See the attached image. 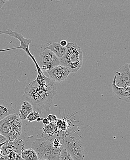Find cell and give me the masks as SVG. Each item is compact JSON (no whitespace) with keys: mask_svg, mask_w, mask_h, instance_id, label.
<instances>
[{"mask_svg":"<svg viewBox=\"0 0 130 160\" xmlns=\"http://www.w3.org/2000/svg\"><path fill=\"white\" fill-rule=\"evenodd\" d=\"M56 91V83L45 76L42 71L35 80L26 86L22 100L29 102L34 110L43 115L50 112Z\"/></svg>","mask_w":130,"mask_h":160,"instance_id":"cell-1","label":"cell"},{"mask_svg":"<svg viewBox=\"0 0 130 160\" xmlns=\"http://www.w3.org/2000/svg\"><path fill=\"white\" fill-rule=\"evenodd\" d=\"M54 139V137H47L33 142L31 148L36 152L38 160H59V155L63 147H55Z\"/></svg>","mask_w":130,"mask_h":160,"instance_id":"cell-2","label":"cell"},{"mask_svg":"<svg viewBox=\"0 0 130 160\" xmlns=\"http://www.w3.org/2000/svg\"><path fill=\"white\" fill-rule=\"evenodd\" d=\"M65 55L60 58V65L68 68L71 72H76L83 64V52L76 42H68Z\"/></svg>","mask_w":130,"mask_h":160,"instance_id":"cell-3","label":"cell"},{"mask_svg":"<svg viewBox=\"0 0 130 160\" xmlns=\"http://www.w3.org/2000/svg\"><path fill=\"white\" fill-rule=\"evenodd\" d=\"M22 123L19 114H9L0 121V132L9 141L19 138L21 133Z\"/></svg>","mask_w":130,"mask_h":160,"instance_id":"cell-4","label":"cell"},{"mask_svg":"<svg viewBox=\"0 0 130 160\" xmlns=\"http://www.w3.org/2000/svg\"><path fill=\"white\" fill-rule=\"evenodd\" d=\"M2 34L8 35L9 36L17 39L20 42V44L19 47H13L12 48H7V49H0V52H5V51H10V50H13V49H19V48L22 49L26 52L27 55H28L32 59L33 62L34 63L37 69L38 73H39L42 71L40 67L39 66L36 60L34 57L32 55L30 52V49H29V45L32 42V39L26 38L21 34L17 32H13L10 29H8L7 31H0V35Z\"/></svg>","mask_w":130,"mask_h":160,"instance_id":"cell-5","label":"cell"},{"mask_svg":"<svg viewBox=\"0 0 130 160\" xmlns=\"http://www.w3.org/2000/svg\"><path fill=\"white\" fill-rule=\"evenodd\" d=\"M24 149V142L19 138L12 141L7 139L1 147V154L7 157V160L22 159L20 155Z\"/></svg>","mask_w":130,"mask_h":160,"instance_id":"cell-6","label":"cell"},{"mask_svg":"<svg viewBox=\"0 0 130 160\" xmlns=\"http://www.w3.org/2000/svg\"><path fill=\"white\" fill-rule=\"evenodd\" d=\"M62 146L68 151L72 160L84 159V147L80 139L72 137H67L64 138Z\"/></svg>","mask_w":130,"mask_h":160,"instance_id":"cell-7","label":"cell"},{"mask_svg":"<svg viewBox=\"0 0 130 160\" xmlns=\"http://www.w3.org/2000/svg\"><path fill=\"white\" fill-rule=\"evenodd\" d=\"M39 60L41 69L43 71L47 72L60 65L59 58L51 50L48 49L44 48L40 54Z\"/></svg>","mask_w":130,"mask_h":160,"instance_id":"cell-8","label":"cell"},{"mask_svg":"<svg viewBox=\"0 0 130 160\" xmlns=\"http://www.w3.org/2000/svg\"><path fill=\"white\" fill-rule=\"evenodd\" d=\"M130 76L129 64H125L116 71L113 78L115 85L121 88L130 87Z\"/></svg>","mask_w":130,"mask_h":160,"instance_id":"cell-9","label":"cell"},{"mask_svg":"<svg viewBox=\"0 0 130 160\" xmlns=\"http://www.w3.org/2000/svg\"><path fill=\"white\" fill-rule=\"evenodd\" d=\"M49 78L55 82H64L71 71L64 66L59 65L46 72Z\"/></svg>","mask_w":130,"mask_h":160,"instance_id":"cell-10","label":"cell"},{"mask_svg":"<svg viewBox=\"0 0 130 160\" xmlns=\"http://www.w3.org/2000/svg\"><path fill=\"white\" fill-rule=\"evenodd\" d=\"M112 87L114 95L120 100L127 102H130V87L121 88L115 85L114 80L113 79Z\"/></svg>","mask_w":130,"mask_h":160,"instance_id":"cell-11","label":"cell"},{"mask_svg":"<svg viewBox=\"0 0 130 160\" xmlns=\"http://www.w3.org/2000/svg\"><path fill=\"white\" fill-rule=\"evenodd\" d=\"M15 113V110L9 102L0 99V121L9 114Z\"/></svg>","mask_w":130,"mask_h":160,"instance_id":"cell-12","label":"cell"},{"mask_svg":"<svg viewBox=\"0 0 130 160\" xmlns=\"http://www.w3.org/2000/svg\"><path fill=\"white\" fill-rule=\"evenodd\" d=\"M45 49H48L51 50L56 57L60 58H62L64 55L67 50L66 46H62L60 44V42H53L51 43H49Z\"/></svg>","mask_w":130,"mask_h":160,"instance_id":"cell-13","label":"cell"},{"mask_svg":"<svg viewBox=\"0 0 130 160\" xmlns=\"http://www.w3.org/2000/svg\"><path fill=\"white\" fill-rule=\"evenodd\" d=\"M33 110V108L32 104L27 101H23L19 110V118L21 119V121L27 120V116L28 114Z\"/></svg>","mask_w":130,"mask_h":160,"instance_id":"cell-14","label":"cell"},{"mask_svg":"<svg viewBox=\"0 0 130 160\" xmlns=\"http://www.w3.org/2000/svg\"><path fill=\"white\" fill-rule=\"evenodd\" d=\"M21 159L25 160H38L37 155L36 151L32 148L24 149L20 155Z\"/></svg>","mask_w":130,"mask_h":160,"instance_id":"cell-15","label":"cell"},{"mask_svg":"<svg viewBox=\"0 0 130 160\" xmlns=\"http://www.w3.org/2000/svg\"><path fill=\"white\" fill-rule=\"evenodd\" d=\"M43 133L47 135L52 134L56 129L55 123L50 122L48 124L44 125L42 128Z\"/></svg>","mask_w":130,"mask_h":160,"instance_id":"cell-16","label":"cell"},{"mask_svg":"<svg viewBox=\"0 0 130 160\" xmlns=\"http://www.w3.org/2000/svg\"><path fill=\"white\" fill-rule=\"evenodd\" d=\"M72 160V158L68 151L64 148H63L61 150L60 155H59V160Z\"/></svg>","mask_w":130,"mask_h":160,"instance_id":"cell-17","label":"cell"},{"mask_svg":"<svg viewBox=\"0 0 130 160\" xmlns=\"http://www.w3.org/2000/svg\"><path fill=\"white\" fill-rule=\"evenodd\" d=\"M40 117V114L39 112L38 111H32L27 116V120L28 122H34L36 121L38 117Z\"/></svg>","mask_w":130,"mask_h":160,"instance_id":"cell-18","label":"cell"},{"mask_svg":"<svg viewBox=\"0 0 130 160\" xmlns=\"http://www.w3.org/2000/svg\"><path fill=\"white\" fill-rule=\"evenodd\" d=\"M47 119H48L49 122L54 123L56 122V121H57V117L55 114H49Z\"/></svg>","mask_w":130,"mask_h":160,"instance_id":"cell-19","label":"cell"},{"mask_svg":"<svg viewBox=\"0 0 130 160\" xmlns=\"http://www.w3.org/2000/svg\"><path fill=\"white\" fill-rule=\"evenodd\" d=\"M5 142L0 144V160H7V157L3 156L1 154V147H2V145L5 143Z\"/></svg>","mask_w":130,"mask_h":160,"instance_id":"cell-20","label":"cell"},{"mask_svg":"<svg viewBox=\"0 0 130 160\" xmlns=\"http://www.w3.org/2000/svg\"><path fill=\"white\" fill-rule=\"evenodd\" d=\"M6 138L3 135H2L1 134V133L0 132V144L3 143V142L6 141Z\"/></svg>","mask_w":130,"mask_h":160,"instance_id":"cell-21","label":"cell"},{"mask_svg":"<svg viewBox=\"0 0 130 160\" xmlns=\"http://www.w3.org/2000/svg\"><path fill=\"white\" fill-rule=\"evenodd\" d=\"M68 42L65 40H62L60 42V44L62 46H66L68 44Z\"/></svg>","mask_w":130,"mask_h":160,"instance_id":"cell-22","label":"cell"},{"mask_svg":"<svg viewBox=\"0 0 130 160\" xmlns=\"http://www.w3.org/2000/svg\"><path fill=\"white\" fill-rule=\"evenodd\" d=\"M42 122H43L44 125H47L48 123L50 122L49 121H48V119L47 118H44V119H42Z\"/></svg>","mask_w":130,"mask_h":160,"instance_id":"cell-23","label":"cell"},{"mask_svg":"<svg viewBox=\"0 0 130 160\" xmlns=\"http://www.w3.org/2000/svg\"><path fill=\"white\" fill-rule=\"evenodd\" d=\"M6 1L5 0H0V9L3 7L5 4Z\"/></svg>","mask_w":130,"mask_h":160,"instance_id":"cell-24","label":"cell"},{"mask_svg":"<svg viewBox=\"0 0 130 160\" xmlns=\"http://www.w3.org/2000/svg\"><path fill=\"white\" fill-rule=\"evenodd\" d=\"M42 119H43L42 118H41L40 117H38L36 121H37L38 122H41V121Z\"/></svg>","mask_w":130,"mask_h":160,"instance_id":"cell-25","label":"cell"},{"mask_svg":"<svg viewBox=\"0 0 130 160\" xmlns=\"http://www.w3.org/2000/svg\"><path fill=\"white\" fill-rule=\"evenodd\" d=\"M5 1H9L10 0H5Z\"/></svg>","mask_w":130,"mask_h":160,"instance_id":"cell-26","label":"cell"}]
</instances>
